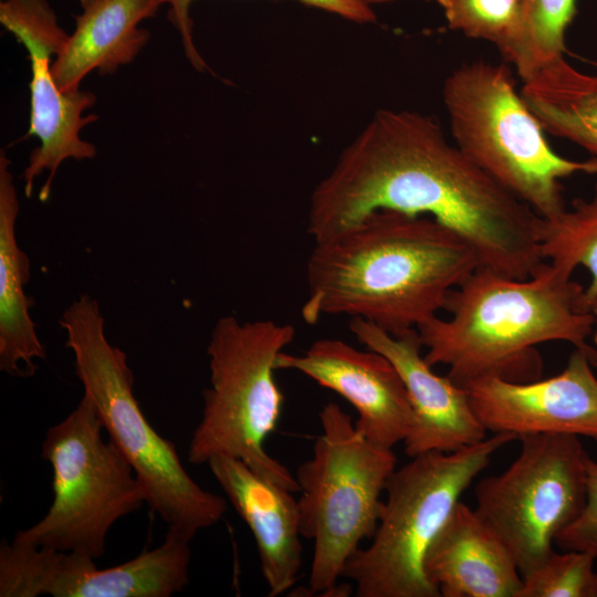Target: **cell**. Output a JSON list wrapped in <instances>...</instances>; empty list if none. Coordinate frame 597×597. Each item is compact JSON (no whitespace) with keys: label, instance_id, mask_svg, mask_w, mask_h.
Returning <instances> with one entry per match:
<instances>
[{"label":"cell","instance_id":"f1b7e54d","mask_svg":"<svg viewBox=\"0 0 597 597\" xmlns=\"http://www.w3.org/2000/svg\"><path fill=\"white\" fill-rule=\"evenodd\" d=\"M82 8L87 7L90 3H92L94 0H78Z\"/></svg>","mask_w":597,"mask_h":597},{"label":"cell","instance_id":"44dd1931","mask_svg":"<svg viewBox=\"0 0 597 597\" xmlns=\"http://www.w3.org/2000/svg\"><path fill=\"white\" fill-rule=\"evenodd\" d=\"M538 248L543 260L568 275L584 266L590 280L584 289L583 306L597 295V182L587 199L577 198L553 219H542Z\"/></svg>","mask_w":597,"mask_h":597},{"label":"cell","instance_id":"8992f818","mask_svg":"<svg viewBox=\"0 0 597 597\" xmlns=\"http://www.w3.org/2000/svg\"><path fill=\"white\" fill-rule=\"evenodd\" d=\"M294 336L292 325L272 320L241 322L227 315L217 321L207 347L210 387L203 391L202 417L189 441L190 463L238 459L262 478L300 492L295 476L264 447L283 406L275 360Z\"/></svg>","mask_w":597,"mask_h":597},{"label":"cell","instance_id":"4316f807","mask_svg":"<svg viewBox=\"0 0 597 597\" xmlns=\"http://www.w3.org/2000/svg\"><path fill=\"white\" fill-rule=\"evenodd\" d=\"M594 317V327L591 333V338L594 342V347L597 349V295L590 300L586 307Z\"/></svg>","mask_w":597,"mask_h":597},{"label":"cell","instance_id":"8fae6325","mask_svg":"<svg viewBox=\"0 0 597 597\" xmlns=\"http://www.w3.org/2000/svg\"><path fill=\"white\" fill-rule=\"evenodd\" d=\"M191 540L168 530L164 542L117 566L13 542L0 547V597H169L189 584Z\"/></svg>","mask_w":597,"mask_h":597},{"label":"cell","instance_id":"5bb4252c","mask_svg":"<svg viewBox=\"0 0 597 597\" xmlns=\"http://www.w3.org/2000/svg\"><path fill=\"white\" fill-rule=\"evenodd\" d=\"M275 368L298 371L345 398L357 411L356 428L373 443L392 449L408 437L413 412L405 384L381 354L322 338L304 353H280Z\"/></svg>","mask_w":597,"mask_h":597},{"label":"cell","instance_id":"7402d4cb","mask_svg":"<svg viewBox=\"0 0 597 597\" xmlns=\"http://www.w3.org/2000/svg\"><path fill=\"white\" fill-rule=\"evenodd\" d=\"M577 0H521L516 34L502 54L528 81L565 57L566 31L576 15Z\"/></svg>","mask_w":597,"mask_h":597},{"label":"cell","instance_id":"e0dca14e","mask_svg":"<svg viewBox=\"0 0 597 597\" xmlns=\"http://www.w3.org/2000/svg\"><path fill=\"white\" fill-rule=\"evenodd\" d=\"M441 597H519L523 578L502 540L458 502L423 559Z\"/></svg>","mask_w":597,"mask_h":597},{"label":"cell","instance_id":"ac0fdd59","mask_svg":"<svg viewBox=\"0 0 597 597\" xmlns=\"http://www.w3.org/2000/svg\"><path fill=\"white\" fill-rule=\"evenodd\" d=\"M164 3L166 0H94L83 8L51 65L59 88L75 92L90 72L109 75L130 63L150 38L139 23L155 17Z\"/></svg>","mask_w":597,"mask_h":597},{"label":"cell","instance_id":"2e32d148","mask_svg":"<svg viewBox=\"0 0 597 597\" xmlns=\"http://www.w3.org/2000/svg\"><path fill=\"white\" fill-rule=\"evenodd\" d=\"M207 464L254 537L269 596L287 591L302 566L300 511L293 492L238 459L216 457Z\"/></svg>","mask_w":597,"mask_h":597},{"label":"cell","instance_id":"83f0119b","mask_svg":"<svg viewBox=\"0 0 597 597\" xmlns=\"http://www.w3.org/2000/svg\"><path fill=\"white\" fill-rule=\"evenodd\" d=\"M390 1H394V0H367V2L371 6L374 4H379V3H387V2H390Z\"/></svg>","mask_w":597,"mask_h":597},{"label":"cell","instance_id":"4fadbf2b","mask_svg":"<svg viewBox=\"0 0 597 597\" xmlns=\"http://www.w3.org/2000/svg\"><path fill=\"white\" fill-rule=\"evenodd\" d=\"M590 357L575 348L565 368L546 379L475 380L468 390L473 411L488 431L585 436L597 441V377Z\"/></svg>","mask_w":597,"mask_h":597},{"label":"cell","instance_id":"9a60e30c","mask_svg":"<svg viewBox=\"0 0 597 597\" xmlns=\"http://www.w3.org/2000/svg\"><path fill=\"white\" fill-rule=\"evenodd\" d=\"M349 329L359 343L385 356L405 384L413 412L404 441L408 457L453 452L485 439L486 430L473 411L468 390L432 370L421 354L423 346L417 328L396 336L353 317Z\"/></svg>","mask_w":597,"mask_h":597},{"label":"cell","instance_id":"277c9868","mask_svg":"<svg viewBox=\"0 0 597 597\" xmlns=\"http://www.w3.org/2000/svg\"><path fill=\"white\" fill-rule=\"evenodd\" d=\"M59 323L84 394L93 401L109 440L145 488L151 511L168 530L189 540L217 524L228 510L226 499L197 484L175 444L148 422L134 396L126 354L108 342L96 298L80 295L63 311Z\"/></svg>","mask_w":597,"mask_h":597},{"label":"cell","instance_id":"d4e9b609","mask_svg":"<svg viewBox=\"0 0 597 597\" xmlns=\"http://www.w3.org/2000/svg\"><path fill=\"white\" fill-rule=\"evenodd\" d=\"M195 0H166L168 19L180 34L185 54L198 71L208 69L193 42V21L190 8ZM306 6L336 14L355 23H371L376 20L373 6L367 0H297Z\"/></svg>","mask_w":597,"mask_h":597},{"label":"cell","instance_id":"6da1fadb","mask_svg":"<svg viewBox=\"0 0 597 597\" xmlns=\"http://www.w3.org/2000/svg\"><path fill=\"white\" fill-rule=\"evenodd\" d=\"M384 210L437 220L472 247L480 266L509 277L528 279L544 263L541 218L417 111L373 115L313 190L307 233L321 243Z\"/></svg>","mask_w":597,"mask_h":597},{"label":"cell","instance_id":"f546056e","mask_svg":"<svg viewBox=\"0 0 597 597\" xmlns=\"http://www.w3.org/2000/svg\"><path fill=\"white\" fill-rule=\"evenodd\" d=\"M426 1H431V0H426ZM434 1H437V0H434Z\"/></svg>","mask_w":597,"mask_h":597},{"label":"cell","instance_id":"484cf974","mask_svg":"<svg viewBox=\"0 0 597 597\" xmlns=\"http://www.w3.org/2000/svg\"><path fill=\"white\" fill-rule=\"evenodd\" d=\"M563 551H585L597 562V461L587 462V496L578 517L555 538Z\"/></svg>","mask_w":597,"mask_h":597},{"label":"cell","instance_id":"52a82bcc","mask_svg":"<svg viewBox=\"0 0 597 597\" xmlns=\"http://www.w3.org/2000/svg\"><path fill=\"white\" fill-rule=\"evenodd\" d=\"M515 439L496 432L453 452L412 457L396 469L371 543L359 547L342 573L356 584V596L440 597L423 572L426 553L464 490L493 453Z\"/></svg>","mask_w":597,"mask_h":597},{"label":"cell","instance_id":"7c38bea8","mask_svg":"<svg viewBox=\"0 0 597 597\" xmlns=\"http://www.w3.org/2000/svg\"><path fill=\"white\" fill-rule=\"evenodd\" d=\"M0 23L22 43L31 61V108L29 136H36L34 148L21 178L24 195L30 198L34 180L48 171L39 199L50 198L52 182L61 164L69 158L92 159L93 144L81 139V129L98 119L95 114L83 116L96 101L88 91L62 92L51 72V56L59 55L67 42V34L46 0H4L0 6Z\"/></svg>","mask_w":597,"mask_h":597},{"label":"cell","instance_id":"ba28073f","mask_svg":"<svg viewBox=\"0 0 597 597\" xmlns=\"http://www.w3.org/2000/svg\"><path fill=\"white\" fill-rule=\"evenodd\" d=\"M322 432L310 459L297 468L302 537L314 544L310 590L338 591L347 561L377 528L389 478L396 470L392 449L369 441L336 402L320 411Z\"/></svg>","mask_w":597,"mask_h":597},{"label":"cell","instance_id":"cb8c5ba5","mask_svg":"<svg viewBox=\"0 0 597 597\" xmlns=\"http://www.w3.org/2000/svg\"><path fill=\"white\" fill-rule=\"evenodd\" d=\"M595 563V557L585 551H553L522 577L519 597H597Z\"/></svg>","mask_w":597,"mask_h":597},{"label":"cell","instance_id":"7a4b0ae2","mask_svg":"<svg viewBox=\"0 0 597 597\" xmlns=\"http://www.w3.org/2000/svg\"><path fill=\"white\" fill-rule=\"evenodd\" d=\"M479 266L472 247L437 220L377 211L315 243L302 317L308 324L324 315L359 317L397 336L437 316Z\"/></svg>","mask_w":597,"mask_h":597},{"label":"cell","instance_id":"5b68a950","mask_svg":"<svg viewBox=\"0 0 597 597\" xmlns=\"http://www.w3.org/2000/svg\"><path fill=\"white\" fill-rule=\"evenodd\" d=\"M442 100L454 144L542 219L566 209L564 178L597 174L596 158L574 160L551 147L505 65L458 66L443 83Z\"/></svg>","mask_w":597,"mask_h":597},{"label":"cell","instance_id":"30bf717a","mask_svg":"<svg viewBox=\"0 0 597 597\" xmlns=\"http://www.w3.org/2000/svg\"><path fill=\"white\" fill-rule=\"evenodd\" d=\"M519 439L513 463L476 484L474 511L506 545L523 577L552 554L556 536L583 511L589 455L573 434Z\"/></svg>","mask_w":597,"mask_h":597},{"label":"cell","instance_id":"ffe728a7","mask_svg":"<svg viewBox=\"0 0 597 597\" xmlns=\"http://www.w3.org/2000/svg\"><path fill=\"white\" fill-rule=\"evenodd\" d=\"M521 94L545 133L597 159V71L582 72L563 57L523 82Z\"/></svg>","mask_w":597,"mask_h":597},{"label":"cell","instance_id":"d6986e66","mask_svg":"<svg viewBox=\"0 0 597 597\" xmlns=\"http://www.w3.org/2000/svg\"><path fill=\"white\" fill-rule=\"evenodd\" d=\"M10 161L0 154V369L14 377H30L36 359L45 358L30 310L32 297L24 293L30 280V260L20 249L15 223L19 199Z\"/></svg>","mask_w":597,"mask_h":597},{"label":"cell","instance_id":"9c48e42d","mask_svg":"<svg viewBox=\"0 0 597 597\" xmlns=\"http://www.w3.org/2000/svg\"><path fill=\"white\" fill-rule=\"evenodd\" d=\"M98 412L83 395L72 412L51 426L41 457L52 467L53 501L15 544L73 552L97 559L111 527L147 503V494L118 447L102 437Z\"/></svg>","mask_w":597,"mask_h":597},{"label":"cell","instance_id":"3957f363","mask_svg":"<svg viewBox=\"0 0 597 597\" xmlns=\"http://www.w3.org/2000/svg\"><path fill=\"white\" fill-rule=\"evenodd\" d=\"M583 296L584 287L551 263L524 280L479 266L449 292L448 318L437 315L417 327L425 359L447 366V376L463 388L488 377L538 379L536 346L547 342L572 344L597 367V349L588 344L594 317Z\"/></svg>","mask_w":597,"mask_h":597},{"label":"cell","instance_id":"603a6c76","mask_svg":"<svg viewBox=\"0 0 597 597\" xmlns=\"http://www.w3.org/2000/svg\"><path fill=\"white\" fill-rule=\"evenodd\" d=\"M449 28L494 44L503 54L520 22L521 0H437Z\"/></svg>","mask_w":597,"mask_h":597}]
</instances>
